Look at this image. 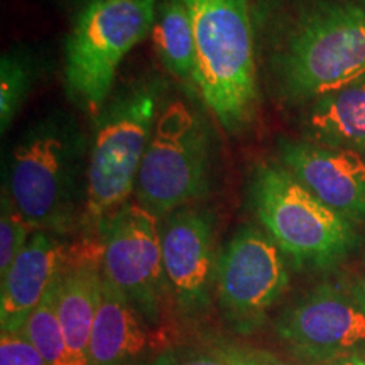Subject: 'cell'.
<instances>
[{
  "instance_id": "cell-1",
  "label": "cell",
  "mask_w": 365,
  "mask_h": 365,
  "mask_svg": "<svg viewBox=\"0 0 365 365\" xmlns=\"http://www.w3.org/2000/svg\"><path fill=\"white\" fill-rule=\"evenodd\" d=\"M261 86L308 107L365 75V0H250Z\"/></svg>"
},
{
  "instance_id": "cell-2",
  "label": "cell",
  "mask_w": 365,
  "mask_h": 365,
  "mask_svg": "<svg viewBox=\"0 0 365 365\" xmlns=\"http://www.w3.org/2000/svg\"><path fill=\"white\" fill-rule=\"evenodd\" d=\"M88 150L83 130L63 112L39 117L17 140L2 185L34 232L61 237L83 227Z\"/></svg>"
},
{
  "instance_id": "cell-3",
  "label": "cell",
  "mask_w": 365,
  "mask_h": 365,
  "mask_svg": "<svg viewBox=\"0 0 365 365\" xmlns=\"http://www.w3.org/2000/svg\"><path fill=\"white\" fill-rule=\"evenodd\" d=\"M193 26L200 100L228 135L252 130L261 112L250 0H185Z\"/></svg>"
},
{
  "instance_id": "cell-4",
  "label": "cell",
  "mask_w": 365,
  "mask_h": 365,
  "mask_svg": "<svg viewBox=\"0 0 365 365\" xmlns=\"http://www.w3.org/2000/svg\"><path fill=\"white\" fill-rule=\"evenodd\" d=\"M166 100L168 81L145 73L113 90L93 120L83 223L88 232L129 202Z\"/></svg>"
},
{
  "instance_id": "cell-5",
  "label": "cell",
  "mask_w": 365,
  "mask_h": 365,
  "mask_svg": "<svg viewBox=\"0 0 365 365\" xmlns=\"http://www.w3.org/2000/svg\"><path fill=\"white\" fill-rule=\"evenodd\" d=\"M245 195L259 225L296 269H331L357 249L354 223L327 207L277 159L250 166Z\"/></svg>"
},
{
  "instance_id": "cell-6",
  "label": "cell",
  "mask_w": 365,
  "mask_h": 365,
  "mask_svg": "<svg viewBox=\"0 0 365 365\" xmlns=\"http://www.w3.org/2000/svg\"><path fill=\"white\" fill-rule=\"evenodd\" d=\"M215 164V132L207 113L188 100L168 98L137 175L135 202L159 220L203 202L212 193Z\"/></svg>"
},
{
  "instance_id": "cell-7",
  "label": "cell",
  "mask_w": 365,
  "mask_h": 365,
  "mask_svg": "<svg viewBox=\"0 0 365 365\" xmlns=\"http://www.w3.org/2000/svg\"><path fill=\"white\" fill-rule=\"evenodd\" d=\"M158 0H86L65 41V91L95 120L113 93L118 68L148 39Z\"/></svg>"
},
{
  "instance_id": "cell-8",
  "label": "cell",
  "mask_w": 365,
  "mask_h": 365,
  "mask_svg": "<svg viewBox=\"0 0 365 365\" xmlns=\"http://www.w3.org/2000/svg\"><path fill=\"white\" fill-rule=\"evenodd\" d=\"M105 279L124 294L148 328L161 323L170 298L163 264L159 218L127 202L95 228Z\"/></svg>"
},
{
  "instance_id": "cell-9",
  "label": "cell",
  "mask_w": 365,
  "mask_h": 365,
  "mask_svg": "<svg viewBox=\"0 0 365 365\" xmlns=\"http://www.w3.org/2000/svg\"><path fill=\"white\" fill-rule=\"evenodd\" d=\"M289 286L287 261L262 228L244 225L222 247L217 276V303L235 333L249 335Z\"/></svg>"
},
{
  "instance_id": "cell-10",
  "label": "cell",
  "mask_w": 365,
  "mask_h": 365,
  "mask_svg": "<svg viewBox=\"0 0 365 365\" xmlns=\"http://www.w3.org/2000/svg\"><path fill=\"white\" fill-rule=\"evenodd\" d=\"M274 330L299 357L328 364L365 349V291L350 281H327L289 304Z\"/></svg>"
},
{
  "instance_id": "cell-11",
  "label": "cell",
  "mask_w": 365,
  "mask_h": 365,
  "mask_svg": "<svg viewBox=\"0 0 365 365\" xmlns=\"http://www.w3.org/2000/svg\"><path fill=\"white\" fill-rule=\"evenodd\" d=\"M218 220L202 203L186 205L159 220L170 298L181 318L202 317L217 298Z\"/></svg>"
},
{
  "instance_id": "cell-12",
  "label": "cell",
  "mask_w": 365,
  "mask_h": 365,
  "mask_svg": "<svg viewBox=\"0 0 365 365\" xmlns=\"http://www.w3.org/2000/svg\"><path fill=\"white\" fill-rule=\"evenodd\" d=\"M277 161L349 222L365 223V158L307 139L279 137Z\"/></svg>"
},
{
  "instance_id": "cell-13",
  "label": "cell",
  "mask_w": 365,
  "mask_h": 365,
  "mask_svg": "<svg viewBox=\"0 0 365 365\" xmlns=\"http://www.w3.org/2000/svg\"><path fill=\"white\" fill-rule=\"evenodd\" d=\"M58 235L36 230L0 284V330L21 333L68 261Z\"/></svg>"
},
{
  "instance_id": "cell-14",
  "label": "cell",
  "mask_w": 365,
  "mask_h": 365,
  "mask_svg": "<svg viewBox=\"0 0 365 365\" xmlns=\"http://www.w3.org/2000/svg\"><path fill=\"white\" fill-rule=\"evenodd\" d=\"M102 284L100 242H88L76 257L68 255L59 282L58 317L71 354L85 365H91L90 336L102 296Z\"/></svg>"
},
{
  "instance_id": "cell-15",
  "label": "cell",
  "mask_w": 365,
  "mask_h": 365,
  "mask_svg": "<svg viewBox=\"0 0 365 365\" xmlns=\"http://www.w3.org/2000/svg\"><path fill=\"white\" fill-rule=\"evenodd\" d=\"M301 139L365 158V75L303 108Z\"/></svg>"
},
{
  "instance_id": "cell-16",
  "label": "cell",
  "mask_w": 365,
  "mask_h": 365,
  "mask_svg": "<svg viewBox=\"0 0 365 365\" xmlns=\"http://www.w3.org/2000/svg\"><path fill=\"white\" fill-rule=\"evenodd\" d=\"M145 323L124 294L105 279L90 336L91 365H127L144 350Z\"/></svg>"
},
{
  "instance_id": "cell-17",
  "label": "cell",
  "mask_w": 365,
  "mask_h": 365,
  "mask_svg": "<svg viewBox=\"0 0 365 365\" xmlns=\"http://www.w3.org/2000/svg\"><path fill=\"white\" fill-rule=\"evenodd\" d=\"M150 38L164 71L180 81L191 98L200 100L193 26L185 0H158Z\"/></svg>"
},
{
  "instance_id": "cell-18",
  "label": "cell",
  "mask_w": 365,
  "mask_h": 365,
  "mask_svg": "<svg viewBox=\"0 0 365 365\" xmlns=\"http://www.w3.org/2000/svg\"><path fill=\"white\" fill-rule=\"evenodd\" d=\"M41 75L34 49L16 44L0 58V134L6 135L26 107Z\"/></svg>"
},
{
  "instance_id": "cell-19",
  "label": "cell",
  "mask_w": 365,
  "mask_h": 365,
  "mask_svg": "<svg viewBox=\"0 0 365 365\" xmlns=\"http://www.w3.org/2000/svg\"><path fill=\"white\" fill-rule=\"evenodd\" d=\"M61 272L54 277L48 293L27 318L21 333L38 349V352L49 365H85L71 354L58 317V293Z\"/></svg>"
},
{
  "instance_id": "cell-20",
  "label": "cell",
  "mask_w": 365,
  "mask_h": 365,
  "mask_svg": "<svg viewBox=\"0 0 365 365\" xmlns=\"http://www.w3.org/2000/svg\"><path fill=\"white\" fill-rule=\"evenodd\" d=\"M31 230L33 228L17 208L9 190L2 185V191H0V279L6 276L12 262L29 242L33 235Z\"/></svg>"
},
{
  "instance_id": "cell-21",
  "label": "cell",
  "mask_w": 365,
  "mask_h": 365,
  "mask_svg": "<svg viewBox=\"0 0 365 365\" xmlns=\"http://www.w3.org/2000/svg\"><path fill=\"white\" fill-rule=\"evenodd\" d=\"M0 365H49L22 333H2Z\"/></svg>"
},
{
  "instance_id": "cell-22",
  "label": "cell",
  "mask_w": 365,
  "mask_h": 365,
  "mask_svg": "<svg viewBox=\"0 0 365 365\" xmlns=\"http://www.w3.org/2000/svg\"><path fill=\"white\" fill-rule=\"evenodd\" d=\"M228 365H289L284 360L266 350L254 349V346L232 344V341H217L212 346Z\"/></svg>"
},
{
  "instance_id": "cell-23",
  "label": "cell",
  "mask_w": 365,
  "mask_h": 365,
  "mask_svg": "<svg viewBox=\"0 0 365 365\" xmlns=\"http://www.w3.org/2000/svg\"><path fill=\"white\" fill-rule=\"evenodd\" d=\"M150 365H228L215 350L196 349H175L159 355Z\"/></svg>"
},
{
  "instance_id": "cell-24",
  "label": "cell",
  "mask_w": 365,
  "mask_h": 365,
  "mask_svg": "<svg viewBox=\"0 0 365 365\" xmlns=\"http://www.w3.org/2000/svg\"><path fill=\"white\" fill-rule=\"evenodd\" d=\"M323 365H365V357L364 355H352V357L333 360V362H328Z\"/></svg>"
},
{
  "instance_id": "cell-25",
  "label": "cell",
  "mask_w": 365,
  "mask_h": 365,
  "mask_svg": "<svg viewBox=\"0 0 365 365\" xmlns=\"http://www.w3.org/2000/svg\"><path fill=\"white\" fill-rule=\"evenodd\" d=\"M59 2H65V4H75V2H86V0H59Z\"/></svg>"
},
{
  "instance_id": "cell-26",
  "label": "cell",
  "mask_w": 365,
  "mask_h": 365,
  "mask_svg": "<svg viewBox=\"0 0 365 365\" xmlns=\"http://www.w3.org/2000/svg\"><path fill=\"white\" fill-rule=\"evenodd\" d=\"M362 287H364V291H365V277H364V281H362Z\"/></svg>"
}]
</instances>
